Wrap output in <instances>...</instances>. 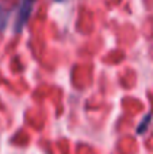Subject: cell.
I'll return each mask as SVG.
<instances>
[{"mask_svg":"<svg viewBox=\"0 0 153 154\" xmlns=\"http://www.w3.org/2000/svg\"><path fill=\"white\" fill-rule=\"evenodd\" d=\"M34 8V0H22L20 3V8L18 11V16L15 20V31L20 32L23 30V27L26 26L27 20L30 19Z\"/></svg>","mask_w":153,"mask_h":154,"instance_id":"6da1fadb","label":"cell"},{"mask_svg":"<svg viewBox=\"0 0 153 154\" xmlns=\"http://www.w3.org/2000/svg\"><path fill=\"white\" fill-rule=\"evenodd\" d=\"M7 16H8V14L5 12L3 8H0V30L5 26V23H7Z\"/></svg>","mask_w":153,"mask_h":154,"instance_id":"7a4b0ae2","label":"cell"},{"mask_svg":"<svg viewBox=\"0 0 153 154\" xmlns=\"http://www.w3.org/2000/svg\"><path fill=\"white\" fill-rule=\"evenodd\" d=\"M57 2H61V0H57Z\"/></svg>","mask_w":153,"mask_h":154,"instance_id":"3957f363","label":"cell"}]
</instances>
